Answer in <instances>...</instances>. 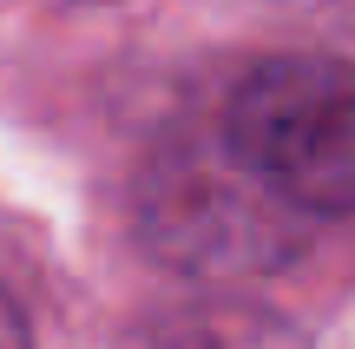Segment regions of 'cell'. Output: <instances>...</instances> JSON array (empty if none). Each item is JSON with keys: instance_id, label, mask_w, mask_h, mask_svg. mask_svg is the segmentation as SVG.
Wrapping results in <instances>:
<instances>
[{"instance_id": "obj_1", "label": "cell", "mask_w": 355, "mask_h": 349, "mask_svg": "<svg viewBox=\"0 0 355 349\" xmlns=\"http://www.w3.org/2000/svg\"><path fill=\"white\" fill-rule=\"evenodd\" d=\"M139 231L191 277H243L296 257L309 237V211L257 178L224 132H184L158 145L139 178Z\"/></svg>"}, {"instance_id": "obj_2", "label": "cell", "mask_w": 355, "mask_h": 349, "mask_svg": "<svg viewBox=\"0 0 355 349\" xmlns=\"http://www.w3.org/2000/svg\"><path fill=\"white\" fill-rule=\"evenodd\" d=\"M217 132L309 218L355 211V66L283 53L237 79Z\"/></svg>"}, {"instance_id": "obj_3", "label": "cell", "mask_w": 355, "mask_h": 349, "mask_svg": "<svg viewBox=\"0 0 355 349\" xmlns=\"http://www.w3.org/2000/svg\"><path fill=\"white\" fill-rule=\"evenodd\" d=\"M132 349H309L283 316L250 310V303H191L165 310L132 337Z\"/></svg>"}, {"instance_id": "obj_4", "label": "cell", "mask_w": 355, "mask_h": 349, "mask_svg": "<svg viewBox=\"0 0 355 349\" xmlns=\"http://www.w3.org/2000/svg\"><path fill=\"white\" fill-rule=\"evenodd\" d=\"M0 349H33V337H26V316H20V303L0 290Z\"/></svg>"}]
</instances>
